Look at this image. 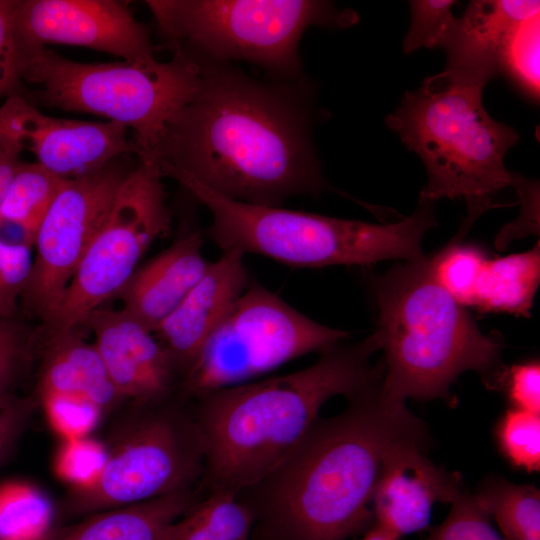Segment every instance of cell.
Listing matches in <instances>:
<instances>
[{"instance_id": "cell-17", "label": "cell", "mask_w": 540, "mask_h": 540, "mask_svg": "<svg viewBox=\"0 0 540 540\" xmlns=\"http://www.w3.org/2000/svg\"><path fill=\"white\" fill-rule=\"evenodd\" d=\"M244 255L224 250L178 306L153 330L182 381L204 344L249 284ZM181 384V382H180Z\"/></svg>"}, {"instance_id": "cell-22", "label": "cell", "mask_w": 540, "mask_h": 540, "mask_svg": "<svg viewBox=\"0 0 540 540\" xmlns=\"http://www.w3.org/2000/svg\"><path fill=\"white\" fill-rule=\"evenodd\" d=\"M540 281V245L505 257L488 259L480 273L472 307L480 312L530 316Z\"/></svg>"}, {"instance_id": "cell-3", "label": "cell", "mask_w": 540, "mask_h": 540, "mask_svg": "<svg viewBox=\"0 0 540 540\" xmlns=\"http://www.w3.org/2000/svg\"><path fill=\"white\" fill-rule=\"evenodd\" d=\"M372 335L343 341L311 365L211 391L190 400L204 449L197 491L239 493L263 479L296 445L332 397L348 398L383 377Z\"/></svg>"}, {"instance_id": "cell-19", "label": "cell", "mask_w": 540, "mask_h": 540, "mask_svg": "<svg viewBox=\"0 0 540 540\" xmlns=\"http://www.w3.org/2000/svg\"><path fill=\"white\" fill-rule=\"evenodd\" d=\"M202 244L199 231L186 230L135 270L117 293L122 309L153 332L206 272L209 262L202 255Z\"/></svg>"}, {"instance_id": "cell-28", "label": "cell", "mask_w": 540, "mask_h": 540, "mask_svg": "<svg viewBox=\"0 0 540 540\" xmlns=\"http://www.w3.org/2000/svg\"><path fill=\"white\" fill-rule=\"evenodd\" d=\"M411 24L403 42L405 53L421 47L444 48L458 23L453 15V0L410 1Z\"/></svg>"}, {"instance_id": "cell-35", "label": "cell", "mask_w": 540, "mask_h": 540, "mask_svg": "<svg viewBox=\"0 0 540 540\" xmlns=\"http://www.w3.org/2000/svg\"><path fill=\"white\" fill-rule=\"evenodd\" d=\"M37 407L30 394L14 396L0 405V468L10 457Z\"/></svg>"}, {"instance_id": "cell-4", "label": "cell", "mask_w": 540, "mask_h": 540, "mask_svg": "<svg viewBox=\"0 0 540 540\" xmlns=\"http://www.w3.org/2000/svg\"><path fill=\"white\" fill-rule=\"evenodd\" d=\"M378 321L372 333L384 351L382 391L450 402V387L466 371L498 389L506 370L501 340L483 333L466 307L435 279L429 258L397 264L373 277Z\"/></svg>"}, {"instance_id": "cell-38", "label": "cell", "mask_w": 540, "mask_h": 540, "mask_svg": "<svg viewBox=\"0 0 540 540\" xmlns=\"http://www.w3.org/2000/svg\"><path fill=\"white\" fill-rule=\"evenodd\" d=\"M251 540H274L253 530Z\"/></svg>"}, {"instance_id": "cell-10", "label": "cell", "mask_w": 540, "mask_h": 540, "mask_svg": "<svg viewBox=\"0 0 540 540\" xmlns=\"http://www.w3.org/2000/svg\"><path fill=\"white\" fill-rule=\"evenodd\" d=\"M348 338V332L320 324L262 285L249 283L183 377L179 394L190 401L247 383Z\"/></svg>"}, {"instance_id": "cell-2", "label": "cell", "mask_w": 540, "mask_h": 540, "mask_svg": "<svg viewBox=\"0 0 540 540\" xmlns=\"http://www.w3.org/2000/svg\"><path fill=\"white\" fill-rule=\"evenodd\" d=\"M377 380L340 413L319 416L260 481L237 493L254 531L274 540H347L373 524L372 496L396 442L428 436L424 422Z\"/></svg>"}, {"instance_id": "cell-36", "label": "cell", "mask_w": 540, "mask_h": 540, "mask_svg": "<svg viewBox=\"0 0 540 540\" xmlns=\"http://www.w3.org/2000/svg\"><path fill=\"white\" fill-rule=\"evenodd\" d=\"M22 148L0 121V206L20 163Z\"/></svg>"}, {"instance_id": "cell-32", "label": "cell", "mask_w": 540, "mask_h": 540, "mask_svg": "<svg viewBox=\"0 0 540 540\" xmlns=\"http://www.w3.org/2000/svg\"><path fill=\"white\" fill-rule=\"evenodd\" d=\"M33 265L31 246L0 237V317L13 318Z\"/></svg>"}, {"instance_id": "cell-16", "label": "cell", "mask_w": 540, "mask_h": 540, "mask_svg": "<svg viewBox=\"0 0 540 540\" xmlns=\"http://www.w3.org/2000/svg\"><path fill=\"white\" fill-rule=\"evenodd\" d=\"M108 375L126 402L162 400L179 394L180 376L154 333L123 309L98 308L84 324Z\"/></svg>"}, {"instance_id": "cell-11", "label": "cell", "mask_w": 540, "mask_h": 540, "mask_svg": "<svg viewBox=\"0 0 540 540\" xmlns=\"http://www.w3.org/2000/svg\"><path fill=\"white\" fill-rule=\"evenodd\" d=\"M162 178L156 162L137 158L56 310L34 333L36 344L83 325L91 312L117 295L150 245L169 232Z\"/></svg>"}, {"instance_id": "cell-20", "label": "cell", "mask_w": 540, "mask_h": 540, "mask_svg": "<svg viewBox=\"0 0 540 540\" xmlns=\"http://www.w3.org/2000/svg\"><path fill=\"white\" fill-rule=\"evenodd\" d=\"M539 14V1H471L444 47L445 70L487 83L502 73L503 56L514 33Z\"/></svg>"}, {"instance_id": "cell-33", "label": "cell", "mask_w": 540, "mask_h": 540, "mask_svg": "<svg viewBox=\"0 0 540 540\" xmlns=\"http://www.w3.org/2000/svg\"><path fill=\"white\" fill-rule=\"evenodd\" d=\"M500 388L512 408L540 415V364L531 360L507 367Z\"/></svg>"}, {"instance_id": "cell-26", "label": "cell", "mask_w": 540, "mask_h": 540, "mask_svg": "<svg viewBox=\"0 0 540 540\" xmlns=\"http://www.w3.org/2000/svg\"><path fill=\"white\" fill-rule=\"evenodd\" d=\"M461 240V237L455 236L443 249L428 258L437 282L458 303L472 307L480 273L489 258L478 246L462 244Z\"/></svg>"}, {"instance_id": "cell-12", "label": "cell", "mask_w": 540, "mask_h": 540, "mask_svg": "<svg viewBox=\"0 0 540 540\" xmlns=\"http://www.w3.org/2000/svg\"><path fill=\"white\" fill-rule=\"evenodd\" d=\"M119 157L101 170L64 179L33 245L36 256L21 301L24 312L44 323L56 310L81 259L131 169Z\"/></svg>"}, {"instance_id": "cell-25", "label": "cell", "mask_w": 540, "mask_h": 540, "mask_svg": "<svg viewBox=\"0 0 540 540\" xmlns=\"http://www.w3.org/2000/svg\"><path fill=\"white\" fill-rule=\"evenodd\" d=\"M474 496L504 540H540V492L535 486L493 476L482 481Z\"/></svg>"}, {"instance_id": "cell-14", "label": "cell", "mask_w": 540, "mask_h": 540, "mask_svg": "<svg viewBox=\"0 0 540 540\" xmlns=\"http://www.w3.org/2000/svg\"><path fill=\"white\" fill-rule=\"evenodd\" d=\"M0 120L22 150L63 179L95 173L119 157L138 152L128 128L120 123L48 116L18 93L7 96L0 106Z\"/></svg>"}, {"instance_id": "cell-37", "label": "cell", "mask_w": 540, "mask_h": 540, "mask_svg": "<svg viewBox=\"0 0 540 540\" xmlns=\"http://www.w3.org/2000/svg\"><path fill=\"white\" fill-rule=\"evenodd\" d=\"M361 540H400V538L384 528L372 524L371 528L365 533Z\"/></svg>"}, {"instance_id": "cell-29", "label": "cell", "mask_w": 540, "mask_h": 540, "mask_svg": "<svg viewBox=\"0 0 540 540\" xmlns=\"http://www.w3.org/2000/svg\"><path fill=\"white\" fill-rule=\"evenodd\" d=\"M502 73L533 97L539 95V17L523 23L511 38L502 60Z\"/></svg>"}, {"instance_id": "cell-6", "label": "cell", "mask_w": 540, "mask_h": 540, "mask_svg": "<svg viewBox=\"0 0 540 540\" xmlns=\"http://www.w3.org/2000/svg\"><path fill=\"white\" fill-rule=\"evenodd\" d=\"M163 174L208 209L212 216L209 235L222 251L259 254L292 267L418 261L425 257L421 249L425 233L436 226L432 203L423 198L409 217L372 224L244 203L216 193L179 170L167 168Z\"/></svg>"}, {"instance_id": "cell-13", "label": "cell", "mask_w": 540, "mask_h": 540, "mask_svg": "<svg viewBox=\"0 0 540 540\" xmlns=\"http://www.w3.org/2000/svg\"><path fill=\"white\" fill-rule=\"evenodd\" d=\"M14 35L19 54L56 43L87 47L125 61L155 59L147 29L122 1L17 0Z\"/></svg>"}, {"instance_id": "cell-15", "label": "cell", "mask_w": 540, "mask_h": 540, "mask_svg": "<svg viewBox=\"0 0 540 540\" xmlns=\"http://www.w3.org/2000/svg\"><path fill=\"white\" fill-rule=\"evenodd\" d=\"M429 437H409L386 452L372 496L373 524L402 538L425 530L436 503L451 504L463 492L458 473L425 454Z\"/></svg>"}, {"instance_id": "cell-18", "label": "cell", "mask_w": 540, "mask_h": 540, "mask_svg": "<svg viewBox=\"0 0 540 540\" xmlns=\"http://www.w3.org/2000/svg\"><path fill=\"white\" fill-rule=\"evenodd\" d=\"M40 366L33 391L38 406L54 400L83 403L95 411L115 412L126 403L113 385L94 345L76 330L34 346Z\"/></svg>"}, {"instance_id": "cell-30", "label": "cell", "mask_w": 540, "mask_h": 540, "mask_svg": "<svg viewBox=\"0 0 540 540\" xmlns=\"http://www.w3.org/2000/svg\"><path fill=\"white\" fill-rule=\"evenodd\" d=\"M474 494L463 492L454 502L445 520L426 540H504Z\"/></svg>"}, {"instance_id": "cell-1", "label": "cell", "mask_w": 540, "mask_h": 540, "mask_svg": "<svg viewBox=\"0 0 540 540\" xmlns=\"http://www.w3.org/2000/svg\"><path fill=\"white\" fill-rule=\"evenodd\" d=\"M198 95L170 120L151 159L227 198L279 207L331 187L311 145L306 115L285 91L198 58Z\"/></svg>"}, {"instance_id": "cell-9", "label": "cell", "mask_w": 540, "mask_h": 540, "mask_svg": "<svg viewBox=\"0 0 540 540\" xmlns=\"http://www.w3.org/2000/svg\"><path fill=\"white\" fill-rule=\"evenodd\" d=\"M158 31L173 50L223 64L243 60L294 76L304 31L319 25L345 28L351 10L311 0H148Z\"/></svg>"}, {"instance_id": "cell-24", "label": "cell", "mask_w": 540, "mask_h": 540, "mask_svg": "<svg viewBox=\"0 0 540 540\" xmlns=\"http://www.w3.org/2000/svg\"><path fill=\"white\" fill-rule=\"evenodd\" d=\"M64 179L37 162H21L0 206V226L11 224L22 233L21 242L33 246L37 230Z\"/></svg>"}, {"instance_id": "cell-23", "label": "cell", "mask_w": 540, "mask_h": 540, "mask_svg": "<svg viewBox=\"0 0 540 540\" xmlns=\"http://www.w3.org/2000/svg\"><path fill=\"white\" fill-rule=\"evenodd\" d=\"M254 526L252 512L235 493L213 491L175 522L171 540H251Z\"/></svg>"}, {"instance_id": "cell-34", "label": "cell", "mask_w": 540, "mask_h": 540, "mask_svg": "<svg viewBox=\"0 0 540 540\" xmlns=\"http://www.w3.org/2000/svg\"><path fill=\"white\" fill-rule=\"evenodd\" d=\"M17 0H0V98L16 93L21 80V59L14 35Z\"/></svg>"}, {"instance_id": "cell-31", "label": "cell", "mask_w": 540, "mask_h": 540, "mask_svg": "<svg viewBox=\"0 0 540 540\" xmlns=\"http://www.w3.org/2000/svg\"><path fill=\"white\" fill-rule=\"evenodd\" d=\"M34 335L13 318L0 317V405L16 396L15 384L33 359Z\"/></svg>"}, {"instance_id": "cell-27", "label": "cell", "mask_w": 540, "mask_h": 540, "mask_svg": "<svg viewBox=\"0 0 540 540\" xmlns=\"http://www.w3.org/2000/svg\"><path fill=\"white\" fill-rule=\"evenodd\" d=\"M497 447L515 468L540 470V415L510 407L495 427Z\"/></svg>"}, {"instance_id": "cell-7", "label": "cell", "mask_w": 540, "mask_h": 540, "mask_svg": "<svg viewBox=\"0 0 540 540\" xmlns=\"http://www.w3.org/2000/svg\"><path fill=\"white\" fill-rule=\"evenodd\" d=\"M21 80L37 87L46 106L89 113L132 130L137 158L151 160L168 123L199 93L201 61L173 50L169 61L82 63L46 48L20 53Z\"/></svg>"}, {"instance_id": "cell-21", "label": "cell", "mask_w": 540, "mask_h": 540, "mask_svg": "<svg viewBox=\"0 0 540 540\" xmlns=\"http://www.w3.org/2000/svg\"><path fill=\"white\" fill-rule=\"evenodd\" d=\"M199 498L191 490L93 513L42 540H171L173 525Z\"/></svg>"}, {"instance_id": "cell-5", "label": "cell", "mask_w": 540, "mask_h": 540, "mask_svg": "<svg viewBox=\"0 0 540 540\" xmlns=\"http://www.w3.org/2000/svg\"><path fill=\"white\" fill-rule=\"evenodd\" d=\"M486 83L447 70L429 76L385 119L408 150L423 161L428 181L420 198H463L468 232L485 211L497 207L496 194L514 186L516 174L504 164L519 135L495 121L482 102Z\"/></svg>"}, {"instance_id": "cell-8", "label": "cell", "mask_w": 540, "mask_h": 540, "mask_svg": "<svg viewBox=\"0 0 540 540\" xmlns=\"http://www.w3.org/2000/svg\"><path fill=\"white\" fill-rule=\"evenodd\" d=\"M123 407L110 426L100 470L63 498L69 515L85 517L197 490L204 449L190 402L178 394Z\"/></svg>"}]
</instances>
